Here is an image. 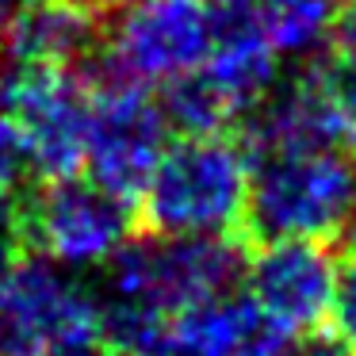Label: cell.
<instances>
[{
  "label": "cell",
  "instance_id": "277c9868",
  "mask_svg": "<svg viewBox=\"0 0 356 356\" xmlns=\"http://www.w3.org/2000/svg\"><path fill=\"white\" fill-rule=\"evenodd\" d=\"M77 73L88 85V180H96L119 200L138 203L157 157L169 146V123L157 108V96H149L146 85L111 70L104 50Z\"/></svg>",
  "mask_w": 356,
  "mask_h": 356
},
{
  "label": "cell",
  "instance_id": "d6986e66",
  "mask_svg": "<svg viewBox=\"0 0 356 356\" xmlns=\"http://www.w3.org/2000/svg\"><path fill=\"white\" fill-rule=\"evenodd\" d=\"M341 238H356V200H353V215H348V222H345V234Z\"/></svg>",
  "mask_w": 356,
  "mask_h": 356
},
{
  "label": "cell",
  "instance_id": "30bf717a",
  "mask_svg": "<svg viewBox=\"0 0 356 356\" xmlns=\"http://www.w3.org/2000/svg\"><path fill=\"white\" fill-rule=\"evenodd\" d=\"M104 24L108 19H100L81 0H19L0 39V62H31L77 73L104 50Z\"/></svg>",
  "mask_w": 356,
  "mask_h": 356
},
{
  "label": "cell",
  "instance_id": "6da1fadb",
  "mask_svg": "<svg viewBox=\"0 0 356 356\" xmlns=\"http://www.w3.org/2000/svg\"><path fill=\"white\" fill-rule=\"evenodd\" d=\"M249 177L253 161L238 134H177L138 195L142 218L149 234L241 238Z\"/></svg>",
  "mask_w": 356,
  "mask_h": 356
},
{
  "label": "cell",
  "instance_id": "8992f818",
  "mask_svg": "<svg viewBox=\"0 0 356 356\" xmlns=\"http://www.w3.org/2000/svg\"><path fill=\"white\" fill-rule=\"evenodd\" d=\"M0 111L16 123L31 172L65 180L85 169L88 85L73 70L31 62L0 65Z\"/></svg>",
  "mask_w": 356,
  "mask_h": 356
},
{
  "label": "cell",
  "instance_id": "7c38bea8",
  "mask_svg": "<svg viewBox=\"0 0 356 356\" xmlns=\"http://www.w3.org/2000/svg\"><path fill=\"white\" fill-rule=\"evenodd\" d=\"M157 108H161L169 131H177V134H222V131H230V123H238L226 96L211 85V77L203 70L165 81L161 96H157Z\"/></svg>",
  "mask_w": 356,
  "mask_h": 356
},
{
  "label": "cell",
  "instance_id": "4fadbf2b",
  "mask_svg": "<svg viewBox=\"0 0 356 356\" xmlns=\"http://www.w3.org/2000/svg\"><path fill=\"white\" fill-rule=\"evenodd\" d=\"M325 333L348 356H356V238H341V245L333 249V291Z\"/></svg>",
  "mask_w": 356,
  "mask_h": 356
},
{
  "label": "cell",
  "instance_id": "9c48e42d",
  "mask_svg": "<svg viewBox=\"0 0 356 356\" xmlns=\"http://www.w3.org/2000/svg\"><path fill=\"white\" fill-rule=\"evenodd\" d=\"M211 50V8L203 0H142L123 12V24L104 47L111 70L138 85L192 73Z\"/></svg>",
  "mask_w": 356,
  "mask_h": 356
},
{
  "label": "cell",
  "instance_id": "2e32d148",
  "mask_svg": "<svg viewBox=\"0 0 356 356\" xmlns=\"http://www.w3.org/2000/svg\"><path fill=\"white\" fill-rule=\"evenodd\" d=\"M19 215L8 207V200H0V276L8 272V264L19 257Z\"/></svg>",
  "mask_w": 356,
  "mask_h": 356
},
{
  "label": "cell",
  "instance_id": "5b68a950",
  "mask_svg": "<svg viewBox=\"0 0 356 356\" xmlns=\"http://www.w3.org/2000/svg\"><path fill=\"white\" fill-rule=\"evenodd\" d=\"M100 302L47 257H16L0 276L4 356H100Z\"/></svg>",
  "mask_w": 356,
  "mask_h": 356
},
{
  "label": "cell",
  "instance_id": "44dd1931",
  "mask_svg": "<svg viewBox=\"0 0 356 356\" xmlns=\"http://www.w3.org/2000/svg\"><path fill=\"white\" fill-rule=\"evenodd\" d=\"M203 4H218V0H203Z\"/></svg>",
  "mask_w": 356,
  "mask_h": 356
},
{
  "label": "cell",
  "instance_id": "3957f363",
  "mask_svg": "<svg viewBox=\"0 0 356 356\" xmlns=\"http://www.w3.org/2000/svg\"><path fill=\"white\" fill-rule=\"evenodd\" d=\"M245 241L218 234H149L127 238L108 261V302L177 318L195 302L241 284Z\"/></svg>",
  "mask_w": 356,
  "mask_h": 356
},
{
  "label": "cell",
  "instance_id": "5bb4252c",
  "mask_svg": "<svg viewBox=\"0 0 356 356\" xmlns=\"http://www.w3.org/2000/svg\"><path fill=\"white\" fill-rule=\"evenodd\" d=\"M27 172H31L27 146H24V138H19L16 123L0 111V200H8V195L24 184Z\"/></svg>",
  "mask_w": 356,
  "mask_h": 356
},
{
  "label": "cell",
  "instance_id": "8fae6325",
  "mask_svg": "<svg viewBox=\"0 0 356 356\" xmlns=\"http://www.w3.org/2000/svg\"><path fill=\"white\" fill-rule=\"evenodd\" d=\"M253 16L280 58H310L330 42L337 0H253Z\"/></svg>",
  "mask_w": 356,
  "mask_h": 356
},
{
  "label": "cell",
  "instance_id": "ffe728a7",
  "mask_svg": "<svg viewBox=\"0 0 356 356\" xmlns=\"http://www.w3.org/2000/svg\"><path fill=\"white\" fill-rule=\"evenodd\" d=\"M4 4H12V8H16V4H19V0H4Z\"/></svg>",
  "mask_w": 356,
  "mask_h": 356
},
{
  "label": "cell",
  "instance_id": "e0dca14e",
  "mask_svg": "<svg viewBox=\"0 0 356 356\" xmlns=\"http://www.w3.org/2000/svg\"><path fill=\"white\" fill-rule=\"evenodd\" d=\"M302 341H307V345H302L295 356H348L345 348H341V345H337V341H333L325 330L310 333V337H302Z\"/></svg>",
  "mask_w": 356,
  "mask_h": 356
},
{
  "label": "cell",
  "instance_id": "ba28073f",
  "mask_svg": "<svg viewBox=\"0 0 356 356\" xmlns=\"http://www.w3.org/2000/svg\"><path fill=\"white\" fill-rule=\"evenodd\" d=\"M257 253L241 268L245 299L264 322L302 341L325 330L333 291V249L330 241L280 238L253 245Z\"/></svg>",
  "mask_w": 356,
  "mask_h": 356
},
{
  "label": "cell",
  "instance_id": "52a82bcc",
  "mask_svg": "<svg viewBox=\"0 0 356 356\" xmlns=\"http://www.w3.org/2000/svg\"><path fill=\"white\" fill-rule=\"evenodd\" d=\"M134 226V203L111 195L96 180H47L39 195L19 211V238L39 257L62 268L108 264Z\"/></svg>",
  "mask_w": 356,
  "mask_h": 356
},
{
  "label": "cell",
  "instance_id": "9a60e30c",
  "mask_svg": "<svg viewBox=\"0 0 356 356\" xmlns=\"http://www.w3.org/2000/svg\"><path fill=\"white\" fill-rule=\"evenodd\" d=\"M325 47H330V62L348 81H356V0H348L345 8H337V19H333V31H330Z\"/></svg>",
  "mask_w": 356,
  "mask_h": 356
},
{
  "label": "cell",
  "instance_id": "7a4b0ae2",
  "mask_svg": "<svg viewBox=\"0 0 356 356\" xmlns=\"http://www.w3.org/2000/svg\"><path fill=\"white\" fill-rule=\"evenodd\" d=\"M356 200L353 149H302L253 161L241 241L264 245L280 238L341 241Z\"/></svg>",
  "mask_w": 356,
  "mask_h": 356
},
{
  "label": "cell",
  "instance_id": "ac0fdd59",
  "mask_svg": "<svg viewBox=\"0 0 356 356\" xmlns=\"http://www.w3.org/2000/svg\"><path fill=\"white\" fill-rule=\"evenodd\" d=\"M85 8H92L100 19H108V16H123V12H131L134 4H142V0H81Z\"/></svg>",
  "mask_w": 356,
  "mask_h": 356
}]
</instances>
